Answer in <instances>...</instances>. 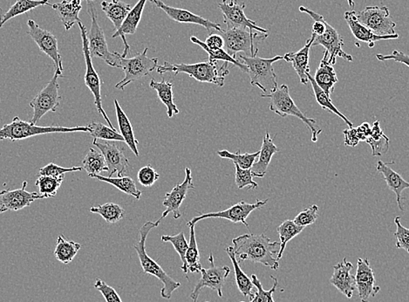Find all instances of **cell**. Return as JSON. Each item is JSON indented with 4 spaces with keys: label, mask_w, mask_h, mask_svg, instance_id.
Returning a JSON list of instances; mask_svg holds the SVG:
<instances>
[{
    "label": "cell",
    "mask_w": 409,
    "mask_h": 302,
    "mask_svg": "<svg viewBox=\"0 0 409 302\" xmlns=\"http://www.w3.org/2000/svg\"><path fill=\"white\" fill-rule=\"evenodd\" d=\"M65 175L59 178L48 177V175H38L35 182V185L38 188V194L44 199L52 198L57 195L59 189L61 188Z\"/></svg>",
    "instance_id": "43"
},
{
    "label": "cell",
    "mask_w": 409,
    "mask_h": 302,
    "mask_svg": "<svg viewBox=\"0 0 409 302\" xmlns=\"http://www.w3.org/2000/svg\"><path fill=\"white\" fill-rule=\"evenodd\" d=\"M52 8L57 13L59 20L66 31H69L76 24L82 22L79 17L82 9L80 0H63L61 3L50 5Z\"/></svg>",
    "instance_id": "29"
},
{
    "label": "cell",
    "mask_w": 409,
    "mask_h": 302,
    "mask_svg": "<svg viewBox=\"0 0 409 302\" xmlns=\"http://www.w3.org/2000/svg\"><path fill=\"white\" fill-rule=\"evenodd\" d=\"M84 170L88 175H100L101 172L108 171L107 163H106L103 154L101 151L89 149L86 157L82 161Z\"/></svg>",
    "instance_id": "41"
},
{
    "label": "cell",
    "mask_w": 409,
    "mask_h": 302,
    "mask_svg": "<svg viewBox=\"0 0 409 302\" xmlns=\"http://www.w3.org/2000/svg\"><path fill=\"white\" fill-rule=\"evenodd\" d=\"M227 252L231 259L232 264H234L235 279L238 290L241 291L243 296L249 297L252 300L254 297V294L252 293L254 286L252 280L249 278V276L245 275V272L241 269V266H239V262L237 258H236L234 247H228L227 248Z\"/></svg>",
    "instance_id": "35"
},
{
    "label": "cell",
    "mask_w": 409,
    "mask_h": 302,
    "mask_svg": "<svg viewBox=\"0 0 409 302\" xmlns=\"http://www.w3.org/2000/svg\"><path fill=\"white\" fill-rule=\"evenodd\" d=\"M271 280H273V287L270 290H264L262 283H261L259 278L256 275H252V282L254 287H256V294H254V297L250 301H241V302H275L273 300V293L277 290L278 285V280L277 277L271 276Z\"/></svg>",
    "instance_id": "48"
},
{
    "label": "cell",
    "mask_w": 409,
    "mask_h": 302,
    "mask_svg": "<svg viewBox=\"0 0 409 302\" xmlns=\"http://www.w3.org/2000/svg\"><path fill=\"white\" fill-rule=\"evenodd\" d=\"M94 145L100 150L107 163L109 172V178L117 172L118 177H122L129 171V161L126 157L123 150L119 148L114 141H105V140L94 139Z\"/></svg>",
    "instance_id": "18"
},
{
    "label": "cell",
    "mask_w": 409,
    "mask_h": 302,
    "mask_svg": "<svg viewBox=\"0 0 409 302\" xmlns=\"http://www.w3.org/2000/svg\"><path fill=\"white\" fill-rule=\"evenodd\" d=\"M83 168L82 167H72V168H64L59 166V165L54 163L48 164L45 167L41 168L38 171V175H48V177L59 178L62 175H65L66 173L69 172L82 171Z\"/></svg>",
    "instance_id": "51"
},
{
    "label": "cell",
    "mask_w": 409,
    "mask_h": 302,
    "mask_svg": "<svg viewBox=\"0 0 409 302\" xmlns=\"http://www.w3.org/2000/svg\"><path fill=\"white\" fill-rule=\"evenodd\" d=\"M115 108L116 118H117L121 136L123 139H124V142L129 147V149L132 150V152L138 157L140 154L138 148H137V145H138L139 143L136 138L131 122H130L129 117H127L125 112L122 110L121 105L119 104L117 100H115Z\"/></svg>",
    "instance_id": "32"
},
{
    "label": "cell",
    "mask_w": 409,
    "mask_h": 302,
    "mask_svg": "<svg viewBox=\"0 0 409 302\" xmlns=\"http://www.w3.org/2000/svg\"><path fill=\"white\" fill-rule=\"evenodd\" d=\"M239 59H242L241 62L247 68V73L249 75L252 86L259 87L264 94L273 92L278 87L273 64L283 59V56L277 55L271 59H264L257 55L254 57L241 55Z\"/></svg>",
    "instance_id": "5"
},
{
    "label": "cell",
    "mask_w": 409,
    "mask_h": 302,
    "mask_svg": "<svg viewBox=\"0 0 409 302\" xmlns=\"http://www.w3.org/2000/svg\"><path fill=\"white\" fill-rule=\"evenodd\" d=\"M27 182L24 181L22 187L16 189H3L0 192V213L8 210H17L30 206L35 200L44 199L38 192H27Z\"/></svg>",
    "instance_id": "20"
},
{
    "label": "cell",
    "mask_w": 409,
    "mask_h": 302,
    "mask_svg": "<svg viewBox=\"0 0 409 302\" xmlns=\"http://www.w3.org/2000/svg\"><path fill=\"white\" fill-rule=\"evenodd\" d=\"M384 135L382 129L380 127V122L376 121L371 128V135L369 138L373 140H378Z\"/></svg>",
    "instance_id": "60"
},
{
    "label": "cell",
    "mask_w": 409,
    "mask_h": 302,
    "mask_svg": "<svg viewBox=\"0 0 409 302\" xmlns=\"http://www.w3.org/2000/svg\"><path fill=\"white\" fill-rule=\"evenodd\" d=\"M394 223L396 224V231L394 233V237L396 238L397 249H403L409 252V230L408 228L404 227L401 224V217H396Z\"/></svg>",
    "instance_id": "52"
},
{
    "label": "cell",
    "mask_w": 409,
    "mask_h": 302,
    "mask_svg": "<svg viewBox=\"0 0 409 302\" xmlns=\"http://www.w3.org/2000/svg\"><path fill=\"white\" fill-rule=\"evenodd\" d=\"M306 76H308V80L312 84L317 103H318L320 106L322 107L324 110L330 111L331 113H333L334 115H336L337 117L341 118L342 120H343L345 124L348 125L349 128H354V124H352V122L349 121L347 117H345V115L342 114L341 112L334 106L333 101H331L330 98H328L325 92H324V91L320 89L318 85H317V83L315 82V79H313V77H312L311 73H310V72L306 73Z\"/></svg>",
    "instance_id": "38"
},
{
    "label": "cell",
    "mask_w": 409,
    "mask_h": 302,
    "mask_svg": "<svg viewBox=\"0 0 409 302\" xmlns=\"http://www.w3.org/2000/svg\"><path fill=\"white\" fill-rule=\"evenodd\" d=\"M355 129L359 141H366L371 135V128H370L368 122H363L361 126H359Z\"/></svg>",
    "instance_id": "59"
},
{
    "label": "cell",
    "mask_w": 409,
    "mask_h": 302,
    "mask_svg": "<svg viewBox=\"0 0 409 302\" xmlns=\"http://www.w3.org/2000/svg\"><path fill=\"white\" fill-rule=\"evenodd\" d=\"M91 178L98 179V180L108 182V184L115 186L119 191L126 193V194L134 196L137 200L142 196V192L137 189L136 182L130 177L109 178L103 177L101 175H90Z\"/></svg>",
    "instance_id": "37"
},
{
    "label": "cell",
    "mask_w": 409,
    "mask_h": 302,
    "mask_svg": "<svg viewBox=\"0 0 409 302\" xmlns=\"http://www.w3.org/2000/svg\"><path fill=\"white\" fill-rule=\"evenodd\" d=\"M159 178L160 175L150 164L140 168L138 173H137L140 185L145 186V187H151Z\"/></svg>",
    "instance_id": "53"
},
{
    "label": "cell",
    "mask_w": 409,
    "mask_h": 302,
    "mask_svg": "<svg viewBox=\"0 0 409 302\" xmlns=\"http://www.w3.org/2000/svg\"><path fill=\"white\" fill-rule=\"evenodd\" d=\"M50 6L49 0H17L5 13L0 15V28L13 17L22 15L38 6Z\"/></svg>",
    "instance_id": "34"
},
{
    "label": "cell",
    "mask_w": 409,
    "mask_h": 302,
    "mask_svg": "<svg viewBox=\"0 0 409 302\" xmlns=\"http://www.w3.org/2000/svg\"><path fill=\"white\" fill-rule=\"evenodd\" d=\"M223 2L230 3V5H234V3H238L237 0H223Z\"/></svg>",
    "instance_id": "62"
},
{
    "label": "cell",
    "mask_w": 409,
    "mask_h": 302,
    "mask_svg": "<svg viewBox=\"0 0 409 302\" xmlns=\"http://www.w3.org/2000/svg\"><path fill=\"white\" fill-rule=\"evenodd\" d=\"M365 142L371 146L373 156L380 157L389 151V138L385 135H383L378 140H373L368 138Z\"/></svg>",
    "instance_id": "55"
},
{
    "label": "cell",
    "mask_w": 409,
    "mask_h": 302,
    "mask_svg": "<svg viewBox=\"0 0 409 302\" xmlns=\"http://www.w3.org/2000/svg\"><path fill=\"white\" fill-rule=\"evenodd\" d=\"M87 12L91 17V28L87 33L88 49L91 58H100L113 68L120 69L122 55L109 51L103 29L97 20V10L94 1L87 2Z\"/></svg>",
    "instance_id": "7"
},
{
    "label": "cell",
    "mask_w": 409,
    "mask_h": 302,
    "mask_svg": "<svg viewBox=\"0 0 409 302\" xmlns=\"http://www.w3.org/2000/svg\"><path fill=\"white\" fill-rule=\"evenodd\" d=\"M204 44L206 45L208 48L213 49V50H216V49H222L224 47L223 37L221 36V34H210L209 36L207 37Z\"/></svg>",
    "instance_id": "57"
},
{
    "label": "cell",
    "mask_w": 409,
    "mask_h": 302,
    "mask_svg": "<svg viewBox=\"0 0 409 302\" xmlns=\"http://www.w3.org/2000/svg\"><path fill=\"white\" fill-rule=\"evenodd\" d=\"M59 77L61 76L55 72L50 82L31 101L30 106L34 110L33 117L30 121L31 124L36 125L38 121L48 112L57 110L62 100L59 94Z\"/></svg>",
    "instance_id": "11"
},
{
    "label": "cell",
    "mask_w": 409,
    "mask_h": 302,
    "mask_svg": "<svg viewBox=\"0 0 409 302\" xmlns=\"http://www.w3.org/2000/svg\"><path fill=\"white\" fill-rule=\"evenodd\" d=\"M263 98L270 100V110L281 117H294L304 122L312 133V141L316 143L319 140V136L322 134V129L318 127L315 119L309 118L299 110L297 105L292 100L289 92L287 85H281L270 94H262Z\"/></svg>",
    "instance_id": "4"
},
{
    "label": "cell",
    "mask_w": 409,
    "mask_h": 302,
    "mask_svg": "<svg viewBox=\"0 0 409 302\" xmlns=\"http://www.w3.org/2000/svg\"><path fill=\"white\" fill-rule=\"evenodd\" d=\"M86 127L66 128L61 126H51V127H40L31 122L21 120L19 117H15L10 124H7L0 129V140L9 139L15 142L31 138V136L52 134V133H73V132H88Z\"/></svg>",
    "instance_id": "8"
},
{
    "label": "cell",
    "mask_w": 409,
    "mask_h": 302,
    "mask_svg": "<svg viewBox=\"0 0 409 302\" xmlns=\"http://www.w3.org/2000/svg\"><path fill=\"white\" fill-rule=\"evenodd\" d=\"M80 1H83V0H80ZM85 1L91 2V1H94V0H85Z\"/></svg>",
    "instance_id": "63"
},
{
    "label": "cell",
    "mask_w": 409,
    "mask_h": 302,
    "mask_svg": "<svg viewBox=\"0 0 409 302\" xmlns=\"http://www.w3.org/2000/svg\"><path fill=\"white\" fill-rule=\"evenodd\" d=\"M319 217V206L313 205L309 208L303 210L295 217L294 222L298 226L306 228L316 222Z\"/></svg>",
    "instance_id": "50"
},
{
    "label": "cell",
    "mask_w": 409,
    "mask_h": 302,
    "mask_svg": "<svg viewBox=\"0 0 409 302\" xmlns=\"http://www.w3.org/2000/svg\"><path fill=\"white\" fill-rule=\"evenodd\" d=\"M221 36L224 41V51L236 59L238 52H245L248 57H254L259 52V45L261 42L269 36V34L259 33V31H250L245 29L222 30Z\"/></svg>",
    "instance_id": "6"
},
{
    "label": "cell",
    "mask_w": 409,
    "mask_h": 302,
    "mask_svg": "<svg viewBox=\"0 0 409 302\" xmlns=\"http://www.w3.org/2000/svg\"><path fill=\"white\" fill-rule=\"evenodd\" d=\"M150 2L154 3L157 8L163 10V12L167 14L169 19L175 21V22L199 24V26L203 27L208 31L214 29L221 31L223 30L220 24L204 19L203 17L196 15V14L189 12L188 10L169 6L166 5L162 0H150Z\"/></svg>",
    "instance_id": "22"
},
{
    "label": "cell",
    "mask_w": 409,
    "mask_h": 302,
    "mask_svg": "<svg viewBox=\"0 0 409 302\" xmlns=\"http://www.w3.org/2000/svg\"><path fill=\"white\" fill-rule=\"evenodd\" d=\"M189 227V241L187 249L185 259L189 273H199L202 269L200 262V252L196 238L195 224H187Z\"/></svg>",
    "instance_id": "39"
},
{
    "label": "cell",
    "mask_w": 409,
    "mask_h": 302,
    "mask_svg": "<svg viewBox=\"0 0 409 302\" xmlns=\"http://www.w3.org/2000/svg\"><path fill=\"white\" fill-rule=\"evenodd\" d=\"M148 51L149 48H146L143 52L133 58H123L122 56L120 69L123 70L125 76L122 82L116 84L115 89L123 90L129 84L149 76V73L157 69L158 59L148 57Z\"/></svg>",
    "instance_id": "10"
},
{
    "label": "cell",
    "mask_w": 409,
    "mask_h": 302,
    "mask_svg": "<svg viewBox=\"0 0 409 302\" xmlns=\"http://www.w3.org/2000/svg\"><path fill=\"white\" fill-rule=\"evenodd\" d=\"M80 248H82V245L75 241L69 240L61 234L58 237L57 243H56L55 258L62 264H69L76 258Z\"/></svg>",
    "instance_id": "36"
},
{
    "label": "cell",
    "mask_w": 409,
    "mask_h": 302,
    "mask_svg": "<svg viewBox=\"0 0 409 302\" xmlns=\"http://www.w3.org/2000/svg\"><path fill=\"white\" fill-rule=\"evenodd\" d=\"M89 129V134L94 139L105 140V141H120L124 142L122 136L116 129H113L107 125L101 124V122H92L87 125Z\"/></svg>",
    "instance_id": "46"
},
{
    "label": "cell",
    "mask_w": 409,
    "mask_h": 302,
    "mask_svg": "<svg viewBox=\"0 0 409 302\" xmlns=\"http://www.w3.org/2000/svg\"><path fill=\"white\" fill-rule=\"evenodd\" d=\"M317 45H322L326 49V52L328 54V62L331 65L333 66L336 63L338 57H340L344 61L349 62L354 61L352 56L347 54L343 50V38H342L340 33L331 27L327 21L326 23V30L323 34L319 35V36H316L315 35L312 47H317Z\"/></svg>",
    "instance_id": "16"
},
{
    "label": "cell",
    "mask_w": 409,
    "mask_h": 302,
    "mask_svg": "<svg viewBox=\"0 0 409 302\" xmlns=\"http://www.w3.org/2000/svg\"><path fill=\"white\" fill-rule=\"evenodd\" d=\"M161 240L164 243H171L173 247H174L175 252H178L180 259H181L182 263L181 268L182 272L185 273L186 278L189 279V277L187 276L189 273L188 266H187L185 259L187 249H188V242L186 240L185 233L181 231V233L174 235V236H171V235H163Z\"/></svg>",
    "instance_id": "45"
},
{
    "label": "cell",
    "mask_w": 409,
    "mask_h": 302,
    "mask_svg": "<svg viewBox=\"0 0 409 302\" xmlns=\"http://www.w3.org/2000/svg\"><path fill=\"white\" fill-rule=\"evenodd\" d=\"M190 41L194 44L199 45V47L202 48L203 50L207 52L208 55H209L208 62H217L218 61H223L224 62L231 63V64L241 69L243 72L247 73L246 66L243 64L242 62L238 61L237 59L232 58L231 56L229 55L227 52L224 51V48L216 49V50L208 48L203 41H200L199 38H197L195 36L190 37Z\"/></svg>",
    "instance_id": "40"
},
{
    "label": "cell",
    "mask_w": 409,
    "mask_h": 302,
    "mask_svg": "<svg viewBox=\"0 0 409 302\" xmlns=\"http://www.w3.org/2000/svg\"><path fill=\"white\" fill-rule=\"evenodd\" d=\"M355 286L361 302H369L380 292V287L377 286L375 272H373L368 259H358L357 270L355 275Z\"/></svg>",
    "instance_id": "21"
},
{
    "label": "cell",
    "mask_w": 409,
    "mask_h": 302,
    "mask_svg": "<svg viewBox=\"0 0 409 302\" xmlns=\"http://www.w3.org/2000/svg\"><path fill=\"white\" fill-rule=\"evenodd\" d=\"M304 229V227L299 226L297 224H295L294 220H285L277 228V231L280 238V250L278 254V261L283 256L288 242L301 234Z\"/></svg>",
    "instance_id": "42"
},
{
    "label": "cell",
    "mask_w": 409,
    "mask_h": 302,
    "mask_svg": "<svg viewBox=\"0 0 409 302\" xmlns=\"http://www.w3.org/2000/svg\"><path fill=\"white\" fill-rule=\"evenodd\" d=\"M235 165V184L238 189L248 188L257 189L259 185L253 181V177L250 168H242L238 164Z\"/></svg>",
    "instance_id": "49"
},
{
    "label": "cell",
    "mask_w": 409,
    "mask_h": 302,
    "mask_svg": "<svg viewBox=\"0 0 409 302\" xmlns=\"http://www.w3.org/2000/svg\"><path fill=\"white\" fill-rule=\"evenodd\" d=\"M278 151V147L274 145L273 138H271L269 133L266 132L263 138L262 147L259 150V157H257L259 159L250 168L252 177L263 178L266 175L271 158Z\"/></svg>",
    "instance_id": "28"
},
{
    "label": "cell",
    "mask_w": 409,
    "mask_h": 302,
    "mask_svg": "<svg viewBox=\"0 0 409 302\" xmlns=\"http://www.w3.org/2000/svg\"><path fill=\"white\" fill-rule=\"evenodd\" d=\"M238 261L260 263L273 270L280 268L278 254L280 242L271 241L264 234H244L232 240Z\"/></svg>",
    "instance_id": "1"
},
{
    "label": "cell",
    "mask_w": 409,
    "mask_h": 302,
    "mask_svg": "<svg viewBox=\"0 0 409 302\" xmlns=\"http://www.w3.org/2000/svg\"><path fill=\"white\" fill-rule=\"evenodd\" d=\"M27 34L33 38L38 48L55 63V72L62 77L63 63L62 55L59 54L58 40L51 31L43 29L33 20L27 21Z\"/></svg>",
    "instance_id": "14"
},
{
    "label": "cell",
    "mask_w": 409,
    "mask_h": 302,
    "mask_svg": "<svg viewBox=\"0 0 409 302\" xmlns=\"http://www.w3.org/2000/svg\"><path fill=\"white\" fill-rule=\"evenodd\" d=\"M148 0H139L136 5L132 7L128 15H127L124 22H123L121 30L115 35H112V38L121 37L124 43V51L122 55L123 58H126L129 54L130 47L128 41L126 40V35L135 34L137 27H138L140 21L142 20L144 7L146 6Z\"/></svg>",
    "instance_id": "26"
},
{
    "label": "cell",
    "mask_w": 409,
    "mask_h": 302,
    "mask_svg": "<svg viewBox=\"0 0 409 302\" xmlns=\"http://www.w3.org/2000/svg\"><path fill=\"white\" fill-rule=\"evenodd\" d=\"M352 269L354 266L344 258L342 262L333 266V275L330 280L331 285L336 287L347 299H351L356 289L355 277L351 273Z\"/></svg>",
    "instance_id": "23"
},
{
    "label": "cell",
    "mask_w": 409,
    "mask_h": 302,
    "mask_svg": "<svg viewBox=\"0 0 409 302\" xmlns=\"http://www.w3.org/2000/svg\"><path fill=\"white\" fill-rule=\"evenodd\" d=\"M208 261H209L210 268L201 269L200 273H202V277L196 282L192 293L190 294V298L193 302H196L199 300L201 291L204 287H209V289L216 291L220 298L224 296L223 287L229 275H230L231 268L227 266H215L213 254H210Z\"/></svg>",
    "instance_id": "13"
},
{
    "label": "cell",
    "mask_w": 409,
    "mask_h": 302,
    "mask_svg": "<svg viewBox=\"0 0 409 302\" xmlns=\"http://www.w3.org/2000/svg\"><path fill=\"white\" fill-rule=\"evenodd\" d=\"M162 220H158L156 223L149 221V222L144 224L142 228H140V240L138 243L134 245V248H135L137 255H138L143 272L159 280L164 284L163 289L161 290L162 298L166 300H171L172 294L181 287V283L172 279L157 261H155L147 254L146 252L148 235H149L151 230L159 226Z\"/></svg>",
    "instance_id": "2"
},
{
    "label": "cell",
    "mask_w": 409,
    "mask_h": 302,
    "mask_svg": "<svg viewBox=\"0 0 409 302\" xmlns=\"http://www.w3.org/2000/svg\"><path fill=\"white\" fill-rule=\"evenodd\" d=\"M317 85L322 89L330 98L334 91L335 84L338 82L337 73L335 72L333 65L328 62V54L324 52V56L320 62L319 68L317 69L315 76L313 77Z\"/></svg>",
    "instance_id": "30"
},
{
    "label": "cell",
    "mask_w": 409,
    "mask_h": 302,
    "mask_svg": "<svg viewBox=\"0 0 409 302\" xmlns=\"http://www.w3.org/2000/svg\"><path fill=\"white\" fill-rule=\"evenodd\" d=\"M79 27L80 30V35H82V51L85 57V62H86V73H85V84L89 89L91 93L93 94L94 97V103L96 106L98 113L102 115V117L107 122L108 127L113 129H116L114 125L112 124L110 120L106 114L103 107H102L101 101V82L100 76L98 73L95 71L94 68L93 62H92V58L88 49L87 43V31L86 27L83 26L82 22L79 23Z\"/></svg>",
    "instance_id": "12"
},
{
    "label": "cell",
    "mask_w": 409,
    "mask_h": 302,
    "mask_svg": "<svg viewBox=\"0 0 409 302\" xmlns=\"http://www.w3.org/2000/svg\"><path fill=\"white\" fill-rule=\"evenodd\" d=\"M192 172L189 168H185V179L182 184L175 185V187L165 195L163 201V206L166 207L165 212L161 216L160 220H163L169 213H173L175 220H178L182 217L181 207L182 203L185 201L188 192L192 189H195L192 180Z\"/></svg>",
    "instance_id": "19"
},
{
    "label": "cell",
    "mask_w": 409,
    "mask_h": 302,
    "mask_svg": "<svg viewBox=\"0 0 409 302\" xmlns=\"http://www.w3.org/2000/svg\"><path fill=\"white\" fill-rule=\"evenodd\" d=\"M376 58L378 59L380 62L390 61L391 59V61L403 63V64L406 65V66H409L408 56L406 54H404L403 52L394 50L392 52V55H377Z\"/></svg>",
    "instance_id": "56"
},
{
    "label": "cell",
    "mask_w": 409,
    "mask_h": 302,
    "mask_svg": "<svg viewBox=\"0 0 409 302\" xmlns=\"http://www.w3.org/2000/svg\"><path fill=\"white\" fill-rule=\"evenodd\" d=\"M206 302H210V301H206Z\"/></svg>",
    "instance_id": "64"
},
{
    "label": "cell",
    "mask_w": 409,
    "mask_h": 302,
    "mask_svg": "<svg viewBox=\"0 0 409 302\" xmlns=\"http://www.w3.org/2000/svg\"><path fill=\"white\" fill-rule=\"evenodd\" d=\"M150 89L157 91L160 101L167 107L168 118H172L175 115L179 114L178 106L174 103V94H173V83L163 79L161 82H157L152 79L150 83Z\"/></svg>",
    "instance_id": "33"
},
{
    "label": "cell",
    "mask_w": 409,
    "mask_h": 302,
    "mask_svg": "<svg viewBox=\"0 0 409 302\" xmlns=\"http://www.w3.org/2000/svg\"><path fill=\"white\" fill-rule=\"evenodd\" d=\"M394 163H384L382 160L377 163L376 170L382 174L384 180L393 192L396 193L398 207L401 210H404L403 192L404 189L409 188V184L401 177L397 172L394 171L390 165Z\"/></svg>",
    "instance_id": "25"
},
{
    "label": "cell",
    "mask_w": 409,
    "mask_h": 302,
    "mask_svg": "<svg viewBox=\"0 0 409 302\" xmlns=\"http://www.w3.org/2000/svg\"><path fill=\"white\" fill-rule=\"evenodd\" d=\"M217 154L225 159L231 160L234 164H238L242 168H250L255 163L257 157H259V151L255 153H245L241 154V151L237 153H231L228 150L217 151Z\"/></svg>",
    "instance_id": "47"
},
{
    "label": "cell",
    "mask_w": 409,
    "mask_h": 302,
    "mask_svg": "<svg viewBox=\"0 0 409 302\" xmlns=\"http://www.w3.org/2000/svg\"><path fill=\"white\" fill-rule=\"evenodd\" d=\"M229 63L224 62L223 65L218 66L217 62H199L194 64H172L165 62L164 65H158L157 71L160 75L166 73H174L176 76L179 73H186L199 82L213 83L218 87L224 86L225 77L229 71Z\"/></svg>",
    "instance_id": "3"
},
{
    "label": "cell",
    "mask_w": 409,
    "mask_h": 302,
    "mask_svg": "<svg viewBox=\"0 0 409 302\" xmlns=\"http://www.w3.org/2000/svg\"><path fill=\"white\" fill-rule=\"evenodd\" d=\"M90 213L99 214L108 224H115L123 219L125 210L117 203H107L102 206L91 207Z\"/></svg>",
    "instance_id": "44"
},
{
    "label": "cell",
    "mask_w": 409,
    "mask_h": 302,
    "mask_svg": "<svg viewBox=\"0 0 409 302\" xmlns=\"http://www.w3.org/2000/svg\"><path fill=\"white\" fill-rule=\"evenodd\" d=\"M345 135V145L355 147L358 145L359 140L357 136V133H356V129L352 128L350 129H345L344 131Z\"/></svg>",
    "instance_id": "58"
},
{
    "label": "cell",
    "mask_w": 409,
    "mask_h": 302,
    "mask_svg": "<svg viewBox=\"0 0 409 302\" xmlns=\"http://www.w3.org/2000/svg\"><path fill=\"white\" fill-rule=\"evenodd\" d=\"M315 38V35L312 34V37L306 41V45L301 50L296 52H287L283 56L285 62L292 63L296 73H297L299 80H301V82L304 85H308L309 82L306 73L310 72L309 54Z\"/></svg>",
    "instance_id": "27"
},
{
    "label": "cell",
    "mask_w": 409,
    "mask_h": 302,
    "mask_svg": "<svg viewBox=\"0 0 409 302\" xmlns=\"http://www.w3.org/2000/svg\"><path fill=\"white\" fill-rule=\"evenodd\" d=\"M354 10H347L344 14L345 20L347 21L349 28L358 41L365 42L370 48L375 47V42L380 41L396 40L399 35H390V36H378L373 34L364 24L359 23L355 16Z\"/></svg>",
    "instance_id": "24"
},
{
    "label": "cell",
    "mask_w": 409,
    "mask_h": 302,
    "mask_svg": "<svg viewBox=\"0 0 409 302\" xmlns=\"http://www.w3.org/2000/svg\"><path fill=\"white\" fill-rule=\"evenodd\" d=\"M267 203L268 199L257 200L255 203H248L244 201V200H242V201L236 203V205L232 206L230 208L222 210V212L201 214L200 216L193 217L188 223L196 224L200 220L214 217V219L227 220L234 223H241L249 229V224L246 221L247 217L254 210L262 208Z\"/></svg>",
    "instance_id": "15"
},
{
    "label": "cell",
    "mask_w": 409,
    "mask_h": 302,
    "mask_svg": "<svg viewBox=\"0 0 409 302\" xmlns=\"http://www.w3.org/2000/svg\"><path fill=\"white\" fill-rule=\"evenodd\" d=\"M347 1L348 3L349 7H350L352 9H354L355 6L354 0H347Z\"/></svg>",
    "instance_id": "61"
},
{
    "label": "cell",
    "mask_w": 409,
    "mask_h": 302,
    "mask_svg": "<svg viewBox=\"0 0 409 302\" xmlns=\"http://www.w3.org/2000/svg\"><path fill=\"white\" fill-rule=\"evenodd\" d=\"M101 6L105 15L114 24L115 31L113 35L117 34L121 30L127 15L132 9V6L122 1V0H111L110 2L102 1Z\"/></svg>",
    "instance_id": "31"
},
{
    "label": "cell",
    "mask_w": 409,
    "mask_h": 302,
    "mask_svg": "<svg viewBox=\"0 0 409 302\" xmlns=\"http://www.w3.org/2000/svg\"><path fill=\"white\" fill-rule=\"evenodd\" d=\"M218 7L223 13L224 22L227 24V29L238 28L250 31H259V33L269 34V30L257 26L256 21L248 19L245 13V3H230L222 2L218 3Z\"/></svg>",
    "instance_id": "17"
},
{
    "label": "cell",
    "mask_w": 409,
    "mask_h": 302,
    "mask_svg": "<svg viewBox=\"0 0 409 302\" xmlns=\"http://www.w3.org/2000/svg\"><path fill=\"white\" fill-rule=\"evenodd\" d=\"M359 23L364 24L373 34L378 36L396 35V23L390 16L387 6H366L361 12L355 13Z\"/></svg>",
    "instance_id": "9"
},
{
    "label": "cell",
    "mask_w": 409,
    "mask_h": 302,
    "mask_svg": "<svg viewBox=\"0 0 409 302\" xmlns=\"http://www.w3.org/2000/svg\"><path fill=\"white\" fill-rule=\"evenodd\" d=\"M94 289H96L101 294L106 302H122L121 296L116 292L114 287L108 285L101 279L95 280Z\"/></svg>",
    "instance_id": "54"
}]
</instances>
